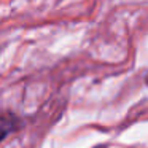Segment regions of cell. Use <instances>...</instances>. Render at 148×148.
I'll use <instances>...</instances> for the list:
<instances>
[{
    "label": "cell",
    "instance_id": "cell-2",
    "mask_svg": "<svg viewBox=\"0 0 148 148\" xmlns=\"http://www.w3.org/2000/svg\"><path fill=\"white\" fill-rule=\"evenodd\" d=\"M94 148H107V145H97V147H94Z\"/></svg>",
    "mask_w": 148,
    "mask_h": 148
},
{
    "label": "cell",
    "instance_id": "cell-1",
    "mask_svg": "<svg viewBox=\"0 0 148 148\" xmlns=\"http://www.w3.org/2000/svg\"><path fill=\"white\" fill-rule=\"evenodd\" d=\"M19 127V121L13 115H0V143L10 134H13Z\"/></svg>",
    "mask_w": 148,
    "mask_h": 148
}]
</instances>
